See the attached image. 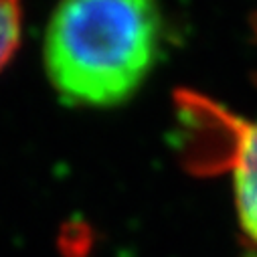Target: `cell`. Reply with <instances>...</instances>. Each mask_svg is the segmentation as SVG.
<instances>
[{
	"instance_id": "3",
	"label": "cell",
	"mask_w": 257,
	"mask_h": 257,
	"mask_svg": "<svg viewBox=\"0 0 257 257\" xmlns=\"http://www.w3.org/2000/svg\"><path fill=\"white\" fill-rule=\"evenodd\" d=\"M23 37L21 0H0V71L19 51Z\"/></svg>"
},
{
	"instance_id": "2",
	"label": "cell",
	"mask_w": 257,
	"mask_h": 257,
	"mask_svg": "<svg viewBox=\"0 0 257 257\" xmlns=\"http://www.w3.org/2000/svg\"><path fill=\"white\" fill-rule=\"evenodd\" d=\"M180 105L186 113L219 134L223 142V164L233 172L235 207L241 229L257 245V123L195 93H182Z\"/></svg>"
},
{
	"instance_id": "1",
	"label": "cell",
	"mask_w": 257,
	"mask_h": 257,
	"mask_svg": "<svg viewBox=\"0 0 257 257\" xmlns=\"http://www.w3.org/2000/svg\"><path fill=\"white\" fill-rule=\"evenodd\" d=\"M160 47L156 0H61L47 27L45 67L63 101L113 107L140 89Z\"/></svg>"
}]
</instances>
